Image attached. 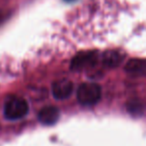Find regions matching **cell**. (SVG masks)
Wrapping results in <instances>:
<instances>
[{
    "instance_id": "2",
    "label": "cell",
    "mask_w": 146,
    "mask_h": 146,
    "mask_svg": "<svg viewBox=\"0 0 146 146\" xmlns=\"http://www.w3.org/2000/svg\"><path fill=\"white\" fill-rule=\"evenodd\" d=\"M101 98V87L94 82L82 83L77 89V99L82 105H95Z\"/></svg>"
},
{
    "instance_id": "7",
    "label": "cell",
    "mask_w": 146,
    "mask_h": 146,
    "mask_svg": "<svg viewBox=\"0 0 146 146\" xmlns=\"http://www.w3.org/2000/svg\"><path fill=\"white\" fill-rule=\"evenodd\" d=\"M125 70L130 73H146V59H132L126 64Z\"/></svg>"
},
{
    "instance_id": "6",
    "label": "cell",
    "mask_w": 146,
    "mask_h": 146,
    "mask_svg": "<svg viewBox=\"0 0 146 146\" xmlns=\"http://www.w3.org/2000/svg\"><path fill=\"white\" fill-rule=\"evenodd\" d=\"M124 57L119 51L116 50H108L103 53L102 56V63L104 66L109 67V68H114L118 65L121 64Z\"/></svg>"
},
{
    "instance_id": "1",
    "label": "cell",
    "mask_w": 146,
    "mask_h": 146,
    "mask_svg": "<svg viewBox=\"0 0 146 146\" xmlns=\"http://www.w3.org/2000/svg\"><path fill=\"white\" fill-rule=\"evenodd\" d=\"M29 111V105L24 98L12 96L5 101L3 107L4 117L8 120H19L25 117Z\"/></svg>"
},
{
    "instance_id": "4",
    "label": "cell",
    "mask_w": 146,
    "mask_h": 146,
    "mask_svg": "<svg viewBox=\"0 0 146 146\" xmlns=\"http://www.w3.org/2000/svg\"><path fill=\"white\" fill-rule=\"evenodd\" d=\"M52 94L56 99H66L73 91V83L68 79L56 81L52 84Z\"/></svg>"
},
{
    "instance_id": "3",
    "label": "cell",
    "mask_w": 146,
    "mask_h": 146,
    "mask_svg": "<svg viewBox=\"0 0 146 146\" xmlns=\"http://www.w3.org/2000/svg\"><path fill=\"white\" fill-rule=\"evenodd\" d=\"M97 59V52H95V51L79 53L72 60L70 68L72 70H80V69L86 68V67L93 66L96 64Z\"/></svg>"
},
{
    "instance_id": "5",
    "label": "cell",
    "mask_w": 146,
    "mask_h": 146,
    "mask_svg": "<svg viewBox=\"0 0 146 146\" xmlns=\"http://www.w3.org/2000/svg\"><path fill=\"white\" fill-rule=\"evenodd\" d=\"M60 116L59 109L54 106H47L40 110L38 114V119L44 125H52L57 122Z\"/></svg>"
}]
</instances>
